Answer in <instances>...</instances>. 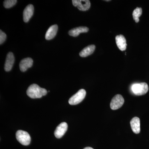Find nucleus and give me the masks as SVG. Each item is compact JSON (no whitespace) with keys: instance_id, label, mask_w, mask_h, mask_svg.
I'll return each instance as SVG.
<instances>
[{"instance_id":"f257e3e1","label":"nucleus","mask_w":149,"mask_h":149,"mask_svg":"<svg viewBox=\"0 0 149 149\" xmlns=\"http://www.w3.org/2000/svg\"><path fill=\"white\" fill-rule=\"evenodd\" d=\"M47 93V91L46 89L40 88L39 85L35 84L30 85L27 91V95L32 99L40 98L45 96Z\"/></svg>"},{"instance_id":"f03ea898","label":"nucleus","mask_w":149,"mask_h":149,"mask_svg":"<svg viewBox=\"0 0 149 149\" xmlns=\"http://www.w3.org/2000/svg\"><path fill=\"white\" fill-rule=\"evenodd\" d=\"M131 90L136 95H143L148 93L149 90L148 86L146 83H136L132 85Z\"/></svg>"},{"instance_id":"7ed1b4c3","label":"nucleus","mask_w":149,"mask_h":149,"mask_svg":"<svg viewBox=\"0 0 149 149\" xmlns=\"http://www.w3.org/2000/svg\"><path fill=\"white\" fill-rule=\"evenodd\" d=\"M16 138L17 141L23 146H28L31 142V137L29 133L23 130L17 131Z\"/></svg>"},{"instance_id":"20e7f679","label":"nucleus","mask_w":149,"mask_h":149,"mask_svg":"<svg viewBox=\"0 0 149 149\" xmlns=\"http://www.w3.org/2000/svg\"><path fill=\"white\" fill-rule=\"evenodd\" d=\"M86 95V91L84 89L79 90L69 99L70 104L74 105L80 103L85 98Z\"/></svg>"},{"instance_id":"39448f33","label":"nucleus","mask_w":149,"mask_h":149,"mask_svg":"<svg viewBox=\"0 0 149 149\" xmlns=\"http://www.w3.org/2000/svg\"><path fill=\"white\" fill-rule=\"evenodd\" d=\"M73 5L77 7L80 10H88L91 7V2L89 0H72Z\"/></svg>"},{"instance_id":"423d86ee","label":"nucleus","mask_w":149,"mask_h":149,"mask_svg":"<svg viewBox=\"0 0 149 149\" xmlns=\"http://www.w3.org/2000/svg\"><path fill=\"white\" fill-rule=\"evenodd\" d=\"M124 102L123 97L120 95H117L112 99L110 103V107L111 109L116 110L122 106Z\"/></svg>"},{"instance_id":"0eeeda50","label":"nucleus","mask_w":149,"mask_h":149,"mask_svg":"<svg viewBox=\"0 0 149 149\" xmlns=\"http://www.w3.org/2000/svg\"><path fill=\"white\" fill-rule=\"evenodd\" d=\"M67 123L65 122L61 123L57 127L54 131V135L57 139L61 138L68 130Z\"/></svg>"},{"instance_id":"6e6552de","label":"nucleus","mask_w":149,"mask_h":149,"mask_svg":"<svg viewBox=\"0 0 149 149\" xmlns=\"http://www.w3.org/2000/svg\"><path fill=\"white\" fill-rule=\"evenodd\" d=\"M15 62L14 56L13 53L10 52L8 54L5 63L4 69L7 72L10 71L12 68Z\"/></svg>"},{"instance_id":"1a4fd4ad","label":"nucleus","mask_w":149,"mask_h":149,"mask_svg":"<svg viewBox=\"0 0 149 149\" xmlns=\"http://www.w3.org/2000/svg\"><path fill=\"white\" fill-rule=\"evenodd\" d=\"M34 8L32 4L27 5L23 11V20L25 22H28L34 13Z\"/></svg>"},{"instance_id":"9d476101","label":"nucleus","mask_w":149,"mask_h":149,"mask_svg":"<svg viewBox=\"0 0 149 149\" xmlns=\"http://www.w3.org/2000/svg\"><path fill=\"white\" fill-rule=\"evenodd\" d=\"M33 61L30 58L23 59L19 63V68L22 72H25L33 65Z\"/></svg>"},{"instance_id":"9b49d317","label":"nucleus","mask_w":149,"mask_h":149,"mask_svg":"<svg viewBox=\"0 0 149 149\" xmlns=\"http://www.w3.org/2000/svg\"><path fill=\"white\" fill-rule=\"evenodd\" d=\"M116 42L118 47L121 51L125 50L127 47L126 40L123 35H117L116 37Z\"/></svg>"},{"instance_id":"f8f14e48","label":"nucleus","mask_w":149,"mask_h":149,"mask_svg":"<svg viewBox=\"0 0 149 149\" xmlns=\"http://www.w3.org/2000/svg\"><path fill=\"white\" fill-rule=\"evenodd\" d=\"M130 126L133 132L136 134H139L141 131L140 120L139 117L133 118L130 122Z\"/></svg>"},{"instance_id":"ddd939ff","label":"nucleus","mask_w":149,"mask_h":149,"mask_svg":"<svg viewBox=\"0 0 149 149\" xmlns=\"http://www.w3.org/2000/svg\"><path fill=\"white\" fill-rule=\"evenodd\" d=\"M58 29V27L57 24H54L51 26L46 32L45 35L46 40H49L53 39L56 35Z\"/></svg>"},{"instance_id":"4468645a","label":"nucleus","mask_w":149,"mask_h":149,"mask_svg":"<svg viewBox=\"0 0 149 149\" xmlns=\"http://www.w3.org/2000/svg\"><path fill=\"white\" fill-rule=\"evenodd\" d=\"M89 31V28L86 27H79L73 28L70 30L68 34L72 37H76L78 36L80 33H85Z\"/></svg>"},{"instance_id":"2eb2a0df","label":"nucleus","mask_w":149,"mask_h":149,"mask_svg":"<svg viewBox=\"0 0 149 149\" xmlns=\"http://www.w3.org/2000/svg\"><path fill=\"white\" fill-rule=\"evenodd\" d=\"M95 49V45H90L83 49L80 52L79 55L82 57H86L91 55L94 52Z\"/></svg>"},{"instance_id":"dca6fc26","label":"nucleus","mask_w":149,"mask_h":149,"mask_svg":"<svg viewBox=\"0 0 149 149\" xmlns=\"http://www.w3.org/2000/svg\"><path fill=\"white\" fill-rule=\"evenodd\" d=\"M142 14V9L141 8H137L133 11V19L135 20V21L137 23L139 22V17L141 16Z\"/></svg>"},{"instance_id":"f3484780","label":"nucleus","mask_w":149,"mask_h":149,"mask_svg":"<svg viewBox=\"0 0 149 149\" xmlns=\"http://www.w3.org/2000/svg\"><path fill=\"white\" fill-rule=\"evenodd\" d=\"M17 1L16 0H6L3 2V6L6 8H9L15 5Z\"/></svg>"},{"instance_id":"a211bd4d","label":"nucleus","mask_w":149,"mask_h":149,"mask_svg":"<svg viewBox=\"0 0 149 149\" xmlns=\"http://www.w3.org/2000/svg\"><path fill=\"white\" fill-rule=\"evenodd\" d=\"M6 39V35L1 30H0V44L1 45Z\"/></svg>"},{"instance_id":"6ab92c4d","label":"nucleus","mask_w":149,"mask_h":149,"mask_svg":"<svg viewBox=\"0 0 149 149\" xmlns=\"http://www.w3.org/2000/svg\"><path fill=\"white\" fill-rule=\"evenodd\" d=\"M83 149H94L93 148H91V147H86Z\"/></svg>"}]
</instances>
